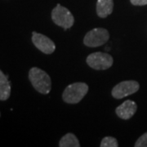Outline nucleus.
<instances>
[{
    "label": "nucleus",
    "mask_w": 147,
    "mask_h": 147,
    "mask_svg": "<svg viewBox=\"0 0 147 147\" xmlns=\"http://www.w3.org/2000/svg\"><path fill=\"white\" fill-rule=\"evenodd\" d=\"M29 79L36 91L42 94H48L52 88V80L45 71L33 67L29 71Z\"/></svg>",
    "instance_id": "1"
},
{
    "label": "nucleus",
    "mask_w": 147,
    "mask_h": 147,
    "mask_svg": "<svg viewBox=\"0 0 147 147\" xmlns=\"http://www.w3.org/2000/svg\"><path fill=\"white\" fill-rule=\"evenodd\" d=\"M88 92V86L85 83L69 84L64 90L62 99L67 104H77L83 100Z\"/></svg>",
    "instance_id": "2"
},
{
    "label": "nucleus",
    "mask_w": 147,
    "mask_h": 147,
    "mask_svg": "<svg viewBox=\"0 0 147 147\" xmlns=\"http://www.w3.org/2000/svg\"><path fill=\"white\" fill-rule=\"evenodd\" d=\"M52 19L57 26L62 27L65 30L73 26L74 23V18L72 13L69 9L61 4H57L55 8H53Z\"/></svg>",
    "instance_id": "3"
},
{
    "label": "nucleus",
    "mask_w": 147,
    "mask_h": 147,
    "mask_svg": "<svg viewBox=\"0 0 147 147\" xmlns=\"http://www.w3.org/2000/svg\"><path fill=\"white\" fill-rule=\"evenodd\" d=\"M86 61L91 68L96 70H105L112 66L114 59L109 53L96 52L88 55Z\"/></svg>",
    "instance_id": "4"
},
{
    "label": "nucleus",
    "mask_w": 147,
    "mask_h": 147,
    "mask_svg": "<svg viewBox=\"0 0 147 147\" xmlns=\"http://www.w3.org/2000/svg\"><path fill=\"white\" fill-rule=\"evenodd\" d=\"M110 38V34L104 28H95L88 31L84 38V43L90 47H96L105 44Z\"/></svg>",
    "instance_id": "5"
},
{
    "label": "nucleus",
    "mask_w": 147,
    "mask_h": 147,
    "mask_svg": "<svg viewBox=\"0 0 147 147\" xmlns=\"http://www.w3.org/2000/svg\"><path fill=\"white\" fill-rule=\"evenodd\" d=\"M140 88V84L135 80L123 81L115 85L111 91L112 96L115 99H122L137 92Z\"/></svg>",
    "instance_id": "6"
},
{
    "label": "nucleus",
    "mask_w": 147,
    "mask_h": 147,
    "mask_svg": "<svg viewBox=\"0 0 147 147\" xmlns=\"http://www.w3.org/2000/svg\"><path fill=\"white\" fill-rule=\"evenodd\" d=\"M32 42L39 51L45 54H52L56 50V45L53 40L42 34L33 32Z\"/></svg>",
    "instance_id": "7"
},
{
    "label": "nucleus",
    "mask_w": 147,
    "mask_h": 147,
    "mask_svg": "<svg viewBox=\"0 0 147 147\" xmlns=\"http://www.w3.org/2000/svg\"><path fill=\"white\" fill-rule=\"evenodd\" d=\"M137 110V105L131 100H125L122 105H119L115 110L116 115L122 119H129L135 115Z\"/></svg>",
    "instance_id": "8"
},
{
    "label": "nucleus",
    "mask_w": 147,
    "mask_h": 147,
    "mask_svg": "<svg viewBox=\"0 0 147 147\" xmlns=\"http://www.w3.org/2000/svg\"><path fill=\"white\" fill-rule=\"evenodd\" d=\"M113 8V0H97L96 2V14L100 18H105L110 15Z\"/></svg>",
    "instance_id": "9"
},
{
    "label": "nucleus",
    "mask_w": 147,
    "mask_h": 147,
    "mask_svg": "<svg viewBox=\"0 0 147 147\" xmlns=\"http://www.w3.org/2000/svg\"><path fill=\"white\" fill-rule=\"evenodd\" d=\"M11 95V84L7 76L0 70V100H6Z\"/></svg>",
    "instance_id": "10"
},
{
    "label": "nucleus",
    "mask_w": 147,
    "mask_h": 147,
    "mask_svg": "<svg viewBox=\"0 0 147 147\" xmlns=\"http://www.w3.org/2000/svg\"><path fill=\"white\" fill-rule=\"evenodd\" d=\"M60 147H79V140L73 133H67L64 136L59 142Z\"/></svg>",
    "instance_id": "11"
},
{
    "label": "nucleus",
    "mask_w": 147,
    "mask_h": 147,
    "mask_svg": "<svg viewBox=\"0 0 147 147\" xmlns=\"http://www.w3.org/2000/svg\"><path fill=\"white\" fill-rule=\"evenodd\" d=\"M100 147H118L119 143L115 137H105L100 142Z\"/></svg>",
    "instance_id": "12"
},
{
    "label": "nucleus",
    "mask_w": 147,
    "mask_h": 147,
    "mask_svg": "<svg viewBox=\"0 0 147 147\" xmlns=\"http://www.w3.org/2000/svg\"><path fill=\"white\" fill-rule=\"evenodd\" d=\"M135 147H147V132L144 133L142 136L138 138L135 145Z\"/></svg>",
    "instance_id": "13"
},
{
    "label": "nucleus",
    "mask_w": 147,
    "mask_h": 147,
    "mask_svg": "<svg viewBox=\"0 0 147 147\" xmlns=\"http://www.w3.org/2000/svg\"><path fill=\"white\" fill-rule=\"evenodd\" d=\"M130 2L134 6L147 5V0H130Z\"/></svg>",
    "instance_id": "14"
},
{
    "label": "nucleus",
    "mask_w": 147,
    "mask_h": 147,
    "mask_svg": "<svg viewBox=\"0 0 147 147\" xmlns=\"http://www.w3.org/2000/svg\"><path fill=\"white\" fill-rule=\"evenodd\" d=\"M0 116H1V113H0Z\"/></svg>",
    "instance_id": "15"
}]
</instances>
